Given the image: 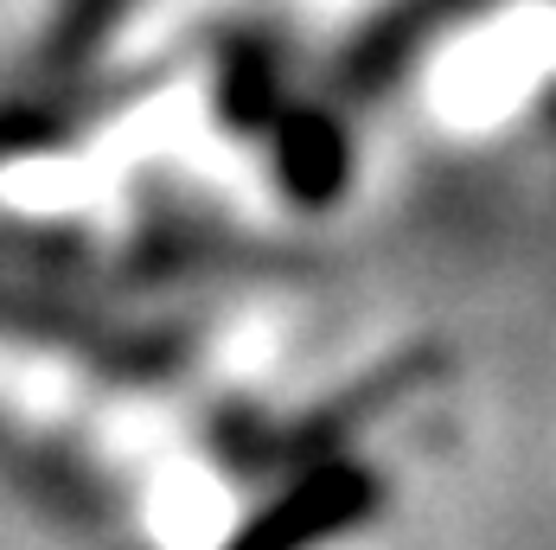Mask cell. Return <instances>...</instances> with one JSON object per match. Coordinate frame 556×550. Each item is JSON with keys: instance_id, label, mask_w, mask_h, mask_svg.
<instances>
[{"instance_id": "6da1fadb", "label": "cell", "mask_w": 556, "mask_h": 550, "mask_svg": "<svg viewBox=\"0 0 556 550\" xmlns=\"http://www.w3.org/2000/svg\"><path fill=\"white\" fill-rule=\"evenodd\" d=\"M371 499H378V487L365 474H352V467L314 474V480L288 487L269 512H256L237 532L230 550H314V545H327V538H339L352 518H365Z\"/></svg>"}]
</instances>
